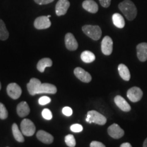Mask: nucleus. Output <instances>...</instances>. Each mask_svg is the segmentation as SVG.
I'll use <instances>...</instances> for the list:
<instances>
[{
    "mask_svg": "<svg viewBox=\"0 0 147 147\" xmlns=\"http://www.w3.org/2000/svg\"><path fill=\"white\" fill-rule=\"evenodd\" d=\"M62 113L66 117H70V116L72 115L73 112L72 109L70 107H68V106H66V107H64L62 110Z\"/></svg>",
    "mask_w": 147,
    "mask_h": 147,
    "instance_id": "31",
    "label": "nucleus"
},
{
    "mask_svg": "<svg viewBox=\"0 0 147 147\" xmlns=\"http://www.w3.org/2000/svg\"><path fill=\"white\" fill-rule=\"evenodd\" d=\"M74 73L76 78H78L82 82H86V83L91 82L92 79L91 74L89 72H87V71H86L84 69L81 68V67H76V68H75Z\"/></svg>",
    "mask_w": 147,
    "mask_h": 147,
    "instance_id": "11",
    "label": "nucleus"
},
{
    "mask_svg": "<svg viewBox=\"0 0 147 147\" xmlns=\"http://www.w3.org/2000/svg\"><path fill=\"white\" fill-rule=\"evenodd\" d=\"M119 8L129 21H132L137 16V8L131 0H124L119 4Z\"/></svg>",
    "mask_w": 147,
    "mask_h": 147,
    "instance_id": "1",
    "label": "nucleus"
},
{
    "mask_svg": "<svg viewBox=\"0 0 147 147\" xmlns=\"http://www.w3.org/2000/svg\"><path fill=\"white\" fill-rule=\"evenodd\" d=\"M90 147H106L103 143L100 142H97V141H93L90 144Z\"/></svg>",
    "mask_w": 147,
    "mask_h": 147,
    "instance_id": "34",
    "label": "nucleus"
},
{
    "mask_svg": "<svg viewBox=\"0 0 147 147\" xmlns=\"http://www.w3.org/2000/svg\"><path fill=\"white\" fill-rule=\"evenodd\" d=\"M65 44L67 49L69 51H76L78 49V45L76 38L71 33H67L65 36Z\"/></svg>",
    "mask_w": 147,
    "mask_h": 147,
    "instance_id": "12",
    "label": "nucleus"
},
{
    "mask_svg": "<svg viewBox=\"0 0 147 147\" xmlns=\"http://www.w3.org/2000/svg\"><path fill=\"white\" fill-rule=\"evenodd\" d=\"M8 113L7 111L6 108L2 103H0V119H5L8 117Z\"/></svg>",
    "mask_w": 147,
    "mask_h": 147,
    "instance_id": "27",
    "label": "nucleus"
},
{
    "mask_svg": "<svg viewBox=\"0 0 147 147\" xmlns=\"http://www.w3.org/2000/svg\"><path fill=\"white\" fill-rule=\"evenodd\" d=\"M21 129L24 136H32L36 132V126L32 121L25 119L21 122Z\"/></svg>",
    "mask_w": 147,
    "mask_h": 147,
    "instance_id": "4",
    "label": "nucleus"
},
{
    "mask_svg": "<svg viewBox=\"0 0 147 147\" xmlns=\"http://www.w3.org/2000/svg\"><path fill=\"white\" fill-rule=\"evenodd\" d=\"M108 133L110 137L115 139H119L123 136L125 131L119 125L114 123L108 128Z\"/></svg>",
    "mask_w": 147,
    "mask_h": 147,
    "instance_id": "10",
    "label": "nucleus"
},
{
    "mask_svg": "<svg viewBox=\"0 0 147 147\" xmlns=\"http://www.w3.org/2000/svg\"><path fill=\"white\" fill-rule=\"evenodd\" d=\"M9 37V33L2 20L0 19V40H6Z\"/></svg>",
    "mask_w": 147,
    "mask_h": 147,
    "instance_id": "25",
    "label": "nucleus"
},
{
    "mask_svg": "<svg viewBox=\"0 0 147 147\" xmlns=\"http://www.w3.org/2000/svg\"><path fill=\"white\" fill-rule=\"evenodd\" d=\"M1 82H0V90H1Z\"/></svg>",
    "mask_w": 147,
    "mask_h": 147,
    "instance_id": "37",
    "label": "nucleus"
},
{
    "mask_svg": "<svg viewBox=\"0 0 147 147\" xmlns=\"http://www.w3.org/2000/svg\"><path fill=\"white\" fill-rule=\"evenodd\" d=\"M16 112L20 117H24L29 115V112H30V108L26 102H22L18 104L17 106Z\"/></svg>",
    "mask_w": 147,
    "mask_h": 147,
    "instance_id": "19",
    "label": "nucleus"
},
{
    "mask_svg": "<svg viewBox=\"0 0 147 147\" xmlns=\"http://www.w3.org/2000/svg\"><path fill=\"white\" fill-rule=\"evenodd\" d=\"M101 5L104 8H108L111 3V0H99Z\"/></svg>",
    "mask_w": 147,
    "mask_h": 147,
    "instance_id": "32",
    "label": "nucleus"
},
{
    "mask_svg": "<svg viewBox=\"0 0 147 147\" xmlns=\"http://www.w3.org/2000/svg\"><path fill=\"white\" fill-rule=\"evenodd\" d=\"M115 103L121 110L124 112H129L131 110V106L127 102L121 95H117L114 99Z\"/></svg>",
    "mask_w": 147,
    "mask_h": 147,
    "instance_id": "15",
    "label": "nucleus"
},
{
    "mask_svg": "<svg viewBox=\"0 0 147 147\" xmlns=\"http://www.w3.org/2000/svg\"><path fill=\"white\" fill-rule=\"evenodd\" d=\"M118 70L120 76L125 81H129L131 78L129 70L125 64H120L118 66Z\"/></svg>",
    "mask_w": 147,
    "mask_h": 147,
    "instance_id": "20",
    "label": "nucleus"
},
{
    "mask_svg": "<svg viewBox=\"0 0 147 147\" xmlns=\"http://www.w3.org/2000/svg\"><path fill=\"white\" fill-rule=\"evenodd\" d=\"M113 24L118 28L122 29L123 28L125 25V22L123 16L119 13H115L113 15Z\"/></svg>",
    "mask_w": 147,
    "mask_h": 147,
    "instance_id": "22",
    "label": "nucleus"
},
{
    "mask_svg": "<svg viewBox=\"0 0 147 147\" xmlns=\"http://www.w3.org/2000/svg\"><path fill=\"white\" fill-rule=\"evenodd\" d=\"M101 49H102V52L104 55H111L113 50V42L110 37L105 36L103 38L102 45H101Z\"/></svg>",
    "mask_w": 147,
    "mask_h": 147,
    "instance_id": "7",
    "label": "nucleus"
},
{
    "mask_svg": "<svg viewBox=\"0 0 147 147\" xmlns=\"http://www.w3.org/2000/svg\"><path fill=\"white\" fill-rule=\"evenodd\" d=\"M7 93L13 100H17L21 97L22 89L19 85L15 82L9 84L7 87Z\"/></svg>",
    "mask_w": 147,
    "mask_h": 147,
    "instance_id": "6",
    "label": "nucleus"
},
{
    "mask_svg": "<svg viewBox=\"0 0 147 147\" xmlns=\"http://www.w3.org/2000/svg\"><path fill=\"white\" fill-rule=\"evenodd\" d=\"M65 144L69 147H74L76 146V140L73 135L68 134L65 137Z\"/></svg>",
    "mask_w": 147,
    "mask_h": 147,
    "instance_id": "26",
    "label": "nucleus"
},
{
    "mask_svg": "<svg viewBox=\"0 0 147 147\" xmlns=\"http://www.w3.org/2000/svg\"><path fill=\"white\" fill-rule=\"evenodd\" d=\"M106 121L107 119L106 117L96 110H90L87 113L86 121L89 123H94L95 124L103 125L106 124Z\"/></svg>",
    "mask_w": 147,
    "mask_h": 147,
    "instance_id": "3",
    "label": "nucleus"
},
{
    "mask_svg": "<svg viewBox=\"0 0 147 147\" xmlns=\"http://www.w3.org/2000/svg\"><path fill=\"white\" fill-rule=\"evenodd\" d=\"M70 3L68 0H59L55 6V12L58 16L65 15L69 8Z\"/></svg>",
    "mask_w": 147,
    "mask_h": 147,
    "instance_id": "8",
    "label": "nucleus"
},
{
    "mask_svg": "<svg viewBox=\"0 0 147 147\" xmlns=\"http://www.w3.org/2000/svg\"><path fill=\"white\" fill-rule=\"evenodd\" d=\"M143 92L141 89L138 87H134L130 88L127 93V96L128 99L132 102H139L142 99Z\"/></svg>",
    "mask_w": 147,
    "mask_h": 147,
    "instance_id": "5",
    "label": "nucleus"
},
{
    "mask_svg": "<svg viewBox=\"0 0 147 147\" xmlns=\"http://www.w3.org/2000/svg\"><path fill=\"white\" fill-rule=\"evenodd\" d=\"M51 100L49 97L42 96L39 99V100H38V103H39L40 105L44 106V105H46V104H49V103L51 102Z\"/></svg>",
    "mask_w": 147,
    "mask_h": 147,
    "instance_id": "30",
    "label": "nucleus"
},
{
    "mask_svg": "<svg viewBox=\"0 0 147 147\" xmlns=\"http://www.w3.org/2000/svg\"><path fill=\"white\" fill-rule=\"evenodd\" d=\"M51 22L48 16H41L36 18L34 21V27L37 29H46L49 28Z\"/></svg>",
    "mask_w": 147,
    "mask_h": 147,
    "instance_id": "9",
    "label": "nucleus"
},
{
    "mask_svg": "<svg viewBox=\"0 0 147 147\" xmlns=\"http://www.w3.org/2000/svg\"><path fill=\"white\" fill-rule=\"evenodd\" d=\"M54 0H34V1L36 3L39 5H46V4H49L53 1Z\"/></svg>",
    "mask_w": 147,
    "mask_h": 147,
    "instance_id": "33",
    "label": "nucleus"
},
{
    "mask_svg": "<svg viewBox=\"0 0 147 147\" xmlns=\"http://www.w3.org/2000/svg\"><path fill=\"white\" fill-rule=\"evenodd\" d=\"M12 134H13L14 138H15L16 140L19 142H23L24 140H25V139H24V137H23V134L22 133V131H20L19 128H18L17 125L16 123H14L12 125Z\"/></svg>",
    "mask_w": 147,
    "mask_h": 147,
    "instance_id": "24",
    "label": "nucleus"
},
{
    "mask_svg": "<svg viewBox=\"0 0 147 147\" xmlns=\"http://www.w3.org/2000/svg\"><path fill=\"white\" fill-rule=\"evenodd\" d=\"M51 16L50 15V14H49V15H48V17H49V18H50V17H51Z\"/></svg>",
    "mask_w": 147,
    "mask_h": 147,
    "instance_id": "38",
    "label": "nucleus"
},
{
    "mask_svg": "<svg viewBox=\"0 0 147 147\" xmlns=\"http://www.w3.org/2000/svg\"><path fill=\"white\" fill-rule=\"evenodd\" d=\"M41 82L38 79L33 78L30 80V81L27 84V87L29 94L31 95H35L37 94V92L39 89L40 86L41 85Z\"/></svg>",
    "mask_w": 147,
    "mask_h": 147,
    "instance_id": "14",
    "label": "nucleus"
},
{
    "mask_svg": "<svg viewBox=\"0 0 147 147\" xmlns=\"http://www.w3.org/2000/svg\"><path fill=\"white\" fill-rule=\"evenodd\" d=\"M136 50L138 59L142 62L146 61L147 60V43L142 42L138 45Z\"/></svg>",
    "mask_w": 147,
    "mask_h": 147,
    "instance_id": "13",
    "label": "nucleus"
},
{
    "mask_svg": "<svg viewBox=\"0 0 147 147\" xmlns=\"http://www.w3.org/2000/svg\"><path fill=\"white\" fill-rule=\"evenodd\" d=\"M36 136L40 141L45 144H51L54 140V138L51 134L43 130H39L37 132Z\"/></svg>",
    "mask_w": 147,
    "mask_h": 147,
    "instance_id": "17",
    "label": "nucleus"
},
{
    "mask_svg": "<svg viewBox=\"0 0 147 147\" xmlns=\"http://www.w3.org/2000/svg\"><path fill=\"white\" fill-rule=\"evenodd\" d=\"M56 93L57 87L55 85L49 83H42L40 86L38 92H37V94H42V93L55 94Z\"/></svg>",
    "mask_w": 147,
    "mask_h": 147,
    "instance_id": "16",
    "label": "nucleus"
},
{
    "mask_svg": "<svg viewBox=\"0 0 147 147\" xmlns=\"http://www.w3.org/2000/svg\"><path fill=\"white\" fill-rule=\"evenodd\" d=\"M82 8L87 12L91 13H96L98 11L99 7L97 3L93 0H85L82 2Z\"/></svg>",
    "mask_w": 147,
    "mask_h": 147,
    "instance_id": "18",
    "label": "nucleus"
},
{
    "mask_svg": "<svg viewBox=\"0 0 147 147\" xmlns=\"http://www.w3.org/2000/svg\"><path fill=\"white\" fill-rule=\"evenodd\" d=\"M80 58H81L82 61L84 63H89L94 61L95 59V56L91 51H85L82 53L81 55H80Z\"/></svg>",
    "mask_w": 147,
    "mask_h": 147,
    "instance_id": "23",
    "label": "nucleus"
},
{
    "mask_svg": "<svg viewBox=\"0 0 147 147\" xmlns=\"http://www.w3.org/2000/svg\"><path fill=\"white\" fill-rule=\"evenodd\" d=\"M42 115L44 119H45L46 120H51L53 118V115L51 111L48 108H45L42 112Z\"/></svg>",
    "mask_w": 147,
    "mask_h": 147,
    "instance_id": "28",
    "label": "nucleus"
},
{
    "mask_svg": "<svg viewBox=\"0 0 147 147\" xmlns=\"http://www.w3.org/2000/svg\"><path fill=\"white\" fill-rule=\"evenodd\" d=\"M53 65V61L51 59L49 58H44L39 61L38 64H37V69L40 72H44L46 67H51Z\"/></svg>",
    "mask_w": 147,
    "mask_h": 147,
    "instance_id": "21",
    "label": "nucleus"
},
{
    "mask_svg": "<svg viewBox=\"0 0 147 147\" xmlns=\"http://www.w3.org/2000/svg\"><path fill=\"white\" fill-rule=\"evenodd\" d=\"M82 32L93 40H98L102 36V29L98 25H84L82 27Z\"/></svg>",
    "mask_w": 147,
    "mask_h": 147,
    "instance_id": "2",
    "label": "nucleus"
},
{
    "mask_svg": "<svg viewBox=\"0 0 147 147\" xmlns=\"http://www.w3.org/2000/svg\"><path fill=\"white\" fill-rule=\"evenodd\" d=\"M143 147H147V138L144 140V144H143Z\"/></svg>",
    "mask_w": 147,
    "mask_h": 147,
    "instance_id": "36",
    "label": "nucleus"
},
{
    "mask_svg": "<svg viewBox=\"0 0 147 147\" xmlns=\"http://www.w3.org/2000/svg\"><path fill=\"white\" fill-rule=\"evenodd\" d=\"M70 129L71 131L75 132V133H79V132H81L82 131L83 127L80 124H74L70 127Z\"/></svg>",
    "mask_w": 147,
    "mask_h": 147,
    "instance_id": "29",
    "label": "nucleus"
},
{
    "mask_svg": "<svg viewBox=\"0 0 147 147\" xmlns=\"http://www.w3.org/2000/svg\"><path fill=\"white\" fill-rule=\"evenodd\" d=\"M120 147H132V146L130 144V143L125 142V143H123V144L121 145Z\"/></svg>",
    "mask_w": 147,
    "mask_h": 147,
    "instance_id": "35",
    "label": "nucleus"
}]
</instances>
